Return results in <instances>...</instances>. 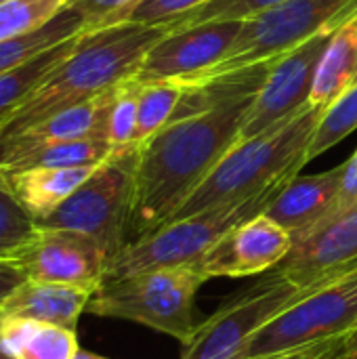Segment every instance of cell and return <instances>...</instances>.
<instances>
[{
  "label": "cell",
  "mask_w": 357,
  "mask_h": 359,
  "mask_svg": "<svg viewBox=\"0 0 357 359\" xmlns=\"http://www.w3.org/2000/svg\"><path fill=\"white\" fill-rule=\"evenodd\" d=\"M337 29H328L305 40L274 63L265 84L252 99L240 139H252L274 130L309 107L318 61Z\"/></svg>",
  "instance_id": "11"
},
{
  "label": "cell",
  "mask_w": 357,
  "mask_h": 359,
  "mask_svg": "<svg viewBox=\"0 0 357 359\" xmlns=\"http://www.w3.org/2000/svg\"><path fill=\"white\" fill-rule=\"evenodd\" d=\"M38 225V223H36ZM27 280L99 290L109 252L90 236L69 229L36 227V233L13 255Z\"/></svg>",
  "instance_id": "12"
},
{
  "label": "cell",
  "mask_w": 357,
  "mask_h": 359,
  "mask_svg": "<svg viewBox=\"0 0 357 359\" xmlns=\"http://www.w3.org/2000/svg\"><path fill=\"white\" fill-rule=\"evenodd\" d=\"M0 347L13 359H76V330L0 311Z\"/></svg>",
  "instance_id": "19"
},
{
  "label": "cell",
  "mask_w": 357,
  "mask_h": 359,
  "mask_svg": "<svg viewBox=\"0 0 357 359\" xmlns=\"http://www.w3.org/2000/svg\"><path fill=\"white\" fill-rule=\"evenodd\" d=\"M353 15H357V0H288L278 4L252 19H246L231 57L204 78L280 59L305 40L341 27Z\"/></svg>",
  "instance_id": "9"
},
{
  "label": "cell",
  "mask_w": 357,
  "mask_h": 359,
  "mask_svg": "<svg viewBox=\"0 0 357 359\" xmlns=\"http://www.w3.org/2000/svg\"><path fill=\"white\" fill-rule=\"evenodd\" d=\"M84 21L82 17L72 11L69 6L65 11H61L50 23H46L44 27L19 36V38H11V40H2L0 42V74H6L19 65H23L25 61L34 59L36 55L48 50L55 44H61L78 34H84Z\"/></svg>",
  "instance_id": "23"
},
{
  "label": "cell",
  "mask_w": 357,
  "mask_h": 359,
  "mask_svg": "<svg viewBox=\"0 0 357 359\" xmlns=\"http://www.w3.org/2000/svg\"><path fill=\"white\" fill-rule=\"evenodd\" d=\"M139 88H141L139 82L126 80L116 90V97L109 109V120H107V141L116 149L137 145Z\"/></svg>",
  "instance_id": "27"
},
{
  "label": "cell",
  "mask_w": 357,
  "mask_h": 359,
  "mask_svg": "<svg viewBox=\"0 0 357 359\" xmlns=\"http://www.w3.org/2000/svg\"><path fill=\"white\" fill-rule=\"evenodd\" d=\"M353 267H357V263H356V265H353ZM353 267H351V269H353Z\"/></svg>",
  "instance_id": "38"
},
{
  "label": "cell",
  "mask_w": 357,
  "mask_h": 359,
  "mask_svg": "<svg viewBox=\"0 0 357 359\" xmlns=\"http://www.w3.org/2000/svg\"><path fill=\"white\" fill-rule=\"evenodd\" d=\"M255 97L173 120L139 145L128 242L166 225L206 181L240 139Z\"/></svg>",
  "instance_id": "1"
},
{
  "label": "cell",
  "mask_w": 357,
  "mask_h": 359,
  "mask_svg": "<svg viewBox=\"0 0 357 359\" xmlns=\"http://www.w3.org/2000/svg\"><path fill=\"white\" fill-rule=\"evenodd\" d=\"M244 25V19H215L168 29L149 48L133 80L139 84L200 80L231 57Z\"/></svg>",
  "instance_id": "10"
},
{
  "label": "cell",
  "mask_w": 357,
  "mask_h": 359,
  "mask_svg": "<svg viewBox=\"0 0 357 359\" xmlns=\"http://www.w3.org/2000/svg\"><path fill=\"white\" fill-rule=\"evenodd\" d=\"M353 206H357V149L356 154L343 164V177H341L339 194H337V198H335L330 210L326 212V217L318 223V227L324 225V223H328V221H332L335 217H339V215L351 210ZM318 227H316V229H318ZM309 233H311V231H309Z\"/></svg>",
  "instance_id": "32"
},
{
  "label": "cell",
  "mask_w": 357,
  "mask_h": 359,
  "mask_svg": "<svg viewBox=\"0 0 357 359\" xmlns=\"http://www.w3.org/2000/svg\"><path fill=\"white\" fill-rule=\"evenodd\" d=\"M286 183L288 181L278 183L267 191L244 202H236V204H227V206H219L198 215L168 221L156 231L135 242H128L116 257H112L103 282H114L120 278H128L154 269L194 265L225 233H229L240 223L261 215Z\"/></svg>",
  "instance_id": "4"
},
{
  "label": "cell",
  "mask_w": 357,
  "mask_h": 359,
  "mask_svg": "<svg viewBox=\"0 0 357 359\" xmlns=\"http://www.w3.org/2000/svg\"><path fill=\"white\" fill-rule=\"evenodd\" d=\"M357 263V206L297 240L288 257L276 267L288 280L311 282L349 271Z\"/></svg>",
  "instance_id": "14"
},
{
  "label": "cell",
  "mask_w": 357,
  "mask_h": 359,
  "mask_svg": "<svg viewBox=\"0 0 357 359\" xmlns=\"http://www.w3.org/2000/svg\"><path fill=\"white\" fill-rule=\"evenodd\" d=\"M330 359H357V324L341 339L339 349Z\"/></svg>",
  "instance_id": "35"
},
{
  "label": "cell",
  "mask_w": 357,
  "mask_h": 359,
  "mask_svg": "<svg viewBox=\"0 0 357 359\" xmlns=\"http://www.w3.org/2000/svg\"><path fill=\"white\" fill-rule=\"evenodd\" d=\"M166 32V25L130 21L84 32L72 53L42 78L38 88L0 128V139L19 135L61 109L133 80L149 48Z\"/></svg>",
  "instance_id": "2"
},
{
  "label": "cell",
  "mask_w": 357,
  "mask_h": 359,
  "mask_svg": "<svg viewBox=\"0 0 357 359\" xmlns=\"http://www.w3.org/2000/svg\"><path fill=\"white\" fill-rule=\"evenodd\" d=\"M292 246V236L261 212L225 233L194 267L206 280L263 276L274 271Z\"/></svg>",
  "instance_id": "13"
},
{
  "label": "cell",
  "mask_w": 357,
  "mask_h": 359,
  "mask_svg": "<svg viewBox=\"0 0 357 359\" xmlns=\"http://www.w3.org/2000/svg\"><path fill=\"white\" fill-rule=\"evenodd\" d=\"M322 109L309 105L274 130L252 139H238L170 221L250 200L299 175Z\"/></svg>",
  "instance_id": "3"
},
{
  "label": "cell",
  "mask_w": 357,
  "mask_h": 359,
  "mask_svg": "<svg viewBox=\"0 0 357 359\" xmlns=\"http://www.w3.org/2000/svg\"><path fill=\"white\" fill-rule=\"evenodd\" d=\"M139 145L116 149L40 227L69 229L95 238L109 261L128 244L135 202V168Z\"/></svg>",
  "instance_id": "6"
},
{
  "label": "cell",
  "mask_w": 357,
  "mask_h": 359,
  "mask_svg": "<svg viewBox=\"0 0 357 359\" xmlns=\"http://www.w3.org/2000/svg\"><path fill=\"white\" fill-rule=\"evenodd\" d=\"M183 90L185 84L177 80L141 84L137 109V145L149 141L173 120L183 97Z\"/></svg>",
  "instance_id": "25"
},
{
  "label": "cell",
  "mask_w": 357,
  "mask_h": 359,
  "mask_svg": "<svg viewBox=\"0 0 357 359\" xmlns=\"http://www.w3.org/2000/svg\"><path fill=\"white\" fill-rule=\"evenodd\" d=\"M116 147L105 139H82L48 143L27 151H21L0 164V172L21 170V168H74V166H99L103 164Z\"/></svg>",
  "instance_id": "21"
},
{
  "label": "cell",
  "mask_w": 357,
  "mask_h": 359,
  "mask_svg": "<svg viewBox=\"0 0 357 359\" xmlns=\"http://www.w3.org/2000/svg\"><path fill=\"white\" fill-rule=\"evenodd\" d=\"M93 294L95 290L80 286L25 280L13 294H8L0 305V311L76 330V324L86 311Z\"/></svg>",
  "instance_id": "17"
},
{
  "label": "cell",
  "mask_w": 357,
  "mask_h": 359,
  "mask_svg": "<svg viewBox=\"0 0 357 359\" xmlns=\"http://www.w3.org/2000/svg\"><path fill=\"white\" fill-rule=\"evenodd\" d=\"M82 34L50 46L48 50L36 55L34 59L25 61L23 65L0 74V128L8 122V118L25 103V99L38 88L42 78L55 69L76 46Z\"/></svg>",
  "instance_id": "22"
},
{
  "label": "cell",
  "mask_w": 357,
  "mask_h": 359,
  "mask_svg": "<svg viewBox=\"0 0 357 359\" xmlns=\"http://www.w3.org/2000/svg\"><path fill=\"white\" fill-rule=\"evenodd\" d=\"M0 359H13V358H8V355H6V353L2 351V347H0Z\"/></svg>",
  "instance_id": "37"
},
{
  "label": "cell",
  "mask_w": 357,
  "mask_h": 359,
  "mask_svg": "<svg viewBox=\"0 0 357 359\" xmlns=\"http://www.w3.org/2000/svg\"><path fill=\"white\" fill-rule=\"evenodd\" d=\"M343 177V164L316 175H295L267 204L263 215L282 225L292 240L305 238L330 210Z\"/></svg>",
  "instance_id": "16"
},
{
  "label": "cell",
  "mask_w": 357,
  "mask_h": 359,
  "mask_svg": "<svg viewBox=\"0 0 357 359\" xmlns=\"http://www.w3.org/2000/svg\"><path fill=\"white\" fill-rule=\"evenodd\" d=\"M341 339L337 341H328V343H320V345H311L299 351H290V353H282V355H274V358L265 359H330L335 355V351L339 349Z\"/></svg>",
  "instance_id": "34"
},
{
  "label": "cell",
  "mask_w": 357,
  "mask_h": 359,
  "mask_svg": "<svg viewBox=\"0 0 357 359\" xmlns=\"http://www.w3.org/2000/svg\"><path fill=\"white\" fill-rule=\"evenodd\" d=\"M357 80V15L345 21L326 44L314 76L309 105H330Z\"/></svg>",
  "instance_id": "20"
},
{
  "label": "cell",
  "mask_w": 357,
  "mask_h": 359,
  "mask_svg": "<svg viewBox=\"0 0 357 359\" xmlns=\"http://www.w3.org/2000/svg\"><path fill=\"white\" fill-rule=\"evenodd\" d=\"M118 86H114L112 90L95 99L61 109L19 135L0 139V164H4L6 160H11L13 156L21 151L48 145V143L82 141V139L107 141V120H109V109H112Z\"/></svg>",
  "instance_id": "15"
},
{
  "label": "cell",
  "mask_w": 357,
  "mask_h": 359,
  "mask_svg": "<svg viewBox=\"0 0 357 359\" xmlns=\"http://www.w3.org/2000/svg\"><path fill=\"white\" fill-rule=\"evenodd\" d=\"M67 0H4L0 2V42L32 34L50 23Z\"/></svg>",
  "instance_id": "26"
},
{
  "label": "cell",
  "mask_w": 357,
  "mask_h": 359,
  "mask_svg": "<svg viewBox=\"0 0 357 359\" xmlns=\"http://www.w3.org/2000/svg\"><path fill=\"white\" fill-rule=\"evenodd\" d=\"M95 168L97 166L21 168L0 172V179L23 210L40 223L50 217L95 172Z\"/></svg>",
  "instance_id": "18"
},
{
  "label": "cell",
  "mask_w": 357,
  "mask_h": 359,
  "mask_svg": "<svg viewBox=\"0 0 357 359\" xmlns=\"http://www.w3.org/2000/svg\"><path fill=\"white\" fill-rule=\"evenodd\" d=\"M76 359H109V358H103V355H97V353H90V351H78V355Z\"/></svg>",
  "instance_id": "36"
},
{
  "label": "cell",
  "mask_w": 357,
  "mask_h": 359,
  "mask_svg": "<svg viewBox=\"0 0 357 359\" xmlns=\"http://www.w3.org/2000/svg\"><path fill=\"white\" fill-rule=\"evenodd\" d=\"M206 2L208 0H141L128 13L126 21L141 25H166L170 29L179 19Z\"/></svg>",
  "instance_id": "30"
},
{
  "label": "cell",
  "mask_w": 357,
  "mask_h": 359,
  "mask_svg": "<svg viewBox=\"0 0 357 359\" xmlns=\"http://www.w3.org/2000/svg\"><path fill=\"white\" fill-rule=\"evenodd\" d=\"M320 282L301 286L276 269L263 273L196 326L194 334L183 343L181 359H242L265 324L307 297Z\"/></svg>",
  "instance_id": "7"
},
{
  "label": "cell",
  "mask_w": 357,
  "mask_h": 359,
  "mask_svg": "<svg viewBox=\"0 0 357 359\" xmlns=\"http://www.w3.org/2000/svg\"><path fill=\"white\" fill-rule=\"evenodd\" d=\"M357 324V267L324 278L307 297L265 324L242 359H265L343 339Z\"/></svg>",
  "instance_id": "8"
},
{
  "label": "cell",
  "mask_w": 357,
  "mask_h": 359,
  "mask_svg": "<svg viewBox=\"0 0 357 359\" xmlns=\"http://www.w3.org/2000/svg\"><path fill=\"white\" fill-rule=\"evenodd\" d=\"M23 269L13 259H0V305L25 282Z\"/></svg>",
  "instance_id": "33"
},
{
  "label": "cell",
  "mask_w": 357,
  "mask_h": 359,
  "mask_svg": "<svg viewBox=\"0 0 357 359\" xmlns=\"http://www.w3.org/2000/svg\"><path fill=\"white\" fill-rule=\"evenodd\" d=\"M0 2H4V0H0Z\"/></svg>",
  "instance_id": "39"
},
{
  "label": "cell",
  "mask_w": 357,
  "mask_h": 359,
  "mask_svg": "<svg viewBox=\"0 0 357 359\" xmlns=\"http://www.w3.org/2000/svg\"><path fill=\"white\" fill-rule=\"evenodd\" d=\"M206 282L194 265L143 271L103 282L86 311L97 318L141 324L183 345L196 330V294Z\"/></svg>",
  "instance_id": "5"
},
{
  "label": "cell",
  "mask_w": 357,
  "mask_h": 359,
  "mask_svg": "<svg viewBox=\"0 0 357 359\" xmlns=\"http://www.w3.org/2000/svg\"><path fill=\"white\" fill-rule=\"evenodd\" d=\"M357 128V80L347 86L330 105L322 109V116L316 124L311 141L305 151V164L314 162L330 147L347 139Z\"/></svg>",
  "instance_id": "24"
},
{
  "label": "cell",
  "mask_w": 357,
  "mask_h": 359,
  "mask_svg": "<svg viewBox=\"0 0 357 359\" xmlns=\"http://www.w3.org/2000/svg\"><path fill=\"white\" fill-rule=\"evenodd\" d=\"M36 221L23 210L0 179V259L13 255L36 233Z\"/></svg>",
  "instance_id": "28"
},
{
  "label": "cell",
  "mask_w": 357,
  "mask_h": 359,
  "mask_svg": "<svg viewBox=\"0 0 357 359\" xmlns=\"http://www.w3.org/2000/svg\"><path fill=\"white\" fill-rule=\"evenodd\" d=\"M288 0H208L206 4L198 6L183 19H179L170 29L202 23V21H215V19H252L278 4H284Z\"/></svg>",
  "instance_id": "29"
},
{
  "label": "cell",
  "mask_w": 357,
  "mask_h": 359,
  "mask_svg": "<svg viewBox=\"0 0 357 359\" xmlns=\"http://www.w3.org/2000/svg\"><path fill=\"white\" fill-rule=\"evenodd\" d=\"M141 0H67V6L82 17L86 32H95L126 21L128 13Z\"/></svg>",
  "instance_id": "31"
}]
</instances>
